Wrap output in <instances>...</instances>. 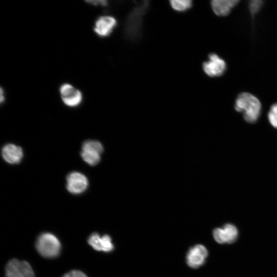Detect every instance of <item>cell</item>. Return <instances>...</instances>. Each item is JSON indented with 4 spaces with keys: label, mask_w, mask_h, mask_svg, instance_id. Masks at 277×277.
I'll list each match as a JSON object with an SVG mask.
<instances>
[{
    "label": "cell",
    "mask_w": 277,
    "mask_h": 277,
    "mask_svg": "<svg viewBox=\"0 0 277 277\" xmlns=\"http://www.w3.org/2000/svg\"><path fill=\"white\" fill-rule=\"evenodd\" d=\"M5 277H35V275L29 263L13 259L6 266Z\"/></svg>",
    "instance_id": "obj_5"
},
{
    "label": "cell",
    "mask_w": 277,
    "mask_h": 277,
    "mask_svg": "<svg viewBox=\"0 0 277 277\" xmlns=\"http://www.w3.org/2000/svg\"><path fill=\"white\" fill-rule=\"evenodd\" d=\"M35 247L38 252L47 258L56 257L61 249L60 241L50 233L41 234L37 239Z\"/></svg>",
    "instance_id": "obj_3"
},
{
    "label": "cell",
    "mask_w": 277,
    "mask_h": 277,
    "mask_svg": "<svg viewBox=\"0 0 277 277\" xmlns=\"http://www.w3.org/2000/svg\"><path fill=\"white\" fill-rule=\"evenodd\" d=\"M208 254L205 246L202 245H195L189 250L187 255V263L192 268H198L204 264Z\"/></svg>",
    "instance_id": "obj_10"
},
{
    "label": "cell",
    "mask_w": 277,
    "mask_h": 277,
    "mask_svg": "<svg viewBox=\"0 0 277 277\" xmlns=\"http://www.w3.org/2000/svg\"><path fill=\"white\" fill-rule=\"evenodd\" d=\"M234 108L243 114L246 122L253 123L260 116L261 104L259 99L252 94L242 92L238 95L236 99Z\"/></svg>",
    "instance_id": "obj_1"
},
{
    "label": "cell",
    "mask_w": 277,
    "mask_h": 277,
    "mask_svg": "<svg viewBox=\"0 0 277 277\" xmlns=\"http://www.w3.org/2000/svg\"><path fill=\"white\" fill-rule=\"evenodd\" d=\"M60 92L62 101L68 107H76L82 102L81 92L69 84H63L60 87Z\"/></svg>",
    "instance_id": "obj_8"
},
{
    "label": "cell",
    "mask_w": 277,
    "mask_h": 277,
    "mask_svg": "<svg viewBox=\"0 0 277 277\" xmlns=\"http://www.w3.org/2000/svg\"><path fill=\"white\" fill-rule=\"evenodd\" d=\"M62 277H87V276L80 270H72Z\"/></svg>",
    "instance_id": "obj_18"
},
{
    "label": "cell",
    "mask_w": 277,
    "mask_h": 277,
    "mask_svg": "<svg viewBox=\"0 0 277 277\" xmlns=\"http://www.w3.org/2000/svg\"><path fill=\"white\" fill-rule=\"evenodd\" d=\"M226 69L225 62L215 53L210 54L208 60L203 64V69L204 72L210 77L222 75L225 72Z\"/></svg>",
    "instance_id": "obj_7"
},
{
    "label": "cell",
    "mask_w": 277,
    "mask_h": 277,
    "mask_svg": "<svg viewBox=\"0 0 277 277\" xmlns=\"http://www.w3.org/2000/svg\"><path fill=\"white\" fill-rule=\"evenodd\" d=\"M103 150V146L100 142L87 140L82 144L81 156L86 163L95 166L100 162Z\"/></svg>",
    "instance_id": "obj_4"
},
{
    "label": "cell",
    "mask_w": 277,
    "mask_h": 277,
    "mask_svg": "<svg viewBox=\"0 0 277 277\" xmlns=\"http://www.w3.org/2000/svg\"><path fill=\"white\" fill-rule=\"evenodd\" d=\"M2 155L7 163L17 164L22 161L24 153L21 147L14 144H7L2 149Z\"/></svg>",
    "instance_id": "obj_13"
},
{
    "label": "cell",
    "mask_w": 277,
    "mask_h": 277,
    "mask_svg": "<svg viewBox=\"0 0 277 277\" xmlns=\"http://www.w3.org/2000/svg\"><path fill=\"white\" fill-rule=\"evenodd\" d=\"M88 186L87 177L82 173L72 172L66 177V188L71 193L79 194L85 192Z\"/></svg>",
    "instance_id": "obj_6"
},
{
    "label": "cell",
    "mask_w": 277,
    "mask_h": 277,
    "mask_svg": "<svg viewBox=\"0 0 277 277\" xmlns=\"http://www.w3.org/2000/svg\"><path fill=\"white\" fill-rule=\"evenodd\" d=\"M262 4L263 2L262 1L254 0L250 1L249 4L250 12L253 14L257 13L261 8Z\"/></svg>",
    "instance_id": "obj_17"
},
{
    "label": "cell",
    "mask_w": 277,
    "mask_h": 277,
    "mask_svg": "<svg viewBox=\"0 0 277 277\" xmlns=\"http://www.w3.org/2000/svg\"><path fill=\"white\" fill-rule=\"evenodd\" d=\"M0 94H1L0 101H1V103H2L5 100L4 91H3V89H2V88H1Z\"/></svg>",
    "instance_id": "obj_20"
},
{
    "label": "cell",
    "mask_w": 277,
    "mask_h": 277,
    "mask_svg": "<svg viewBox=\"0 0 277 277\" xmlns=\"http://www.w3.org/2000/svg\"><path fill=\"white\" fill-rule=\"evenodd\" d=\"M238 230L233 224H226L222 227L216 228L213 231L215 241L219 244H231L238 238Z\"/></svg>",
    "instance_id": "obj_9"
},
{
    "label": "cell",
    "mask_w": 277,
    "mask_h": 277,
    "mask_svg": "<svg viewBox=\"0 0 277 277\" xmlns=\"http://www.w3.org/2000/svg\"><path fill=\"white\" fill-rule=\"evenodd\" d=\"M169 2L171 8L177 12L187 11L192 6L191 0H171Z\"/></svg>",
    "instance_id": "obj_15"
},
{
    "label": "cell",
    "mask_w": 277,
    "mask_h": 277,
    "mask_svg": "<svg viewBox=\"0 0 277 277\" xmlns=\"http://www.w3.org/2000/svg\"><path fill=\"white\" fill-rule=\"evenodd\" d=\"M239 2L238 0H213L211 2V6L215 14L225 16L230 13Z\"/></svg>",
    "instance_id": "obj_14"
},
{
    "label": "cell",
    "mask_w": 277,
    "mask_h": 277,
    "mask_svg": "<svg viewBox=\"0 0 277 277\" xmlns=\"http://www.w3.org/2000/svg\"><path fill=\"white\" fill-rule=\"evenodd\" d=\"M116 19L111 16H102L95 21L94 30L100 37L109 36L116 26Z\"/></svg>",
    "instance_id": "obj_11"
},
{
    "label": "cell",
    "mask_w": 277,
    "mask_h": 277,
    "mask_svg": "<svg viewBox=\"0 0 277 277\" xmlns=\"http://www.w3.org/2000/svg\"><path fill=\"white\" fill-rule=\"evenodd\" d=\"M268 118L270 124L277 129V103L271 106L268 114Z\"/></svg>",
    "instance_id": "obj_16"
},
{
    "label": "cell",
    "mask_w": 277,
    "mask_h": 277,
    "mask_svg": "<svg viewBox=\"0 0 277 277\" xmlns=\"http://www.w3.org/2000/svg\"><path fill=\"white\" fill-rule=\"evenodd\" d=\"M86 2L88 3L95 6L101 5L102 6H106L108 4V2L105 0L87 1Z\"/></svg>",
    "instance_id": "obj_19"
},
{
    "label": "cell",
    "mask_w": 277,
    "mask_h": 277,
    "mask_svg": "<svg viewBox=\"0 0 277 277\" xmlns=\"http://www.w3.org/2000/svg\"><path fill=\"white\" fill-rule=\"evenodd\" d=\"M89 244L97 251L110 252L114 248L111 238L107 234L101 236L98 233L91 234L88 239Z\"/></svg>",
    "instance_id": "obj_12"
},
{
    "label": "cell",
    "mask_w": 277,
    "mask_h": 277,
    "mask_svg": "<svg viewBox=\"0 0 277 277\" xmlns=\"http://www.w3.org/2000/svg\"><path fill=\"white\" fill-rule=\"evenodd\" d=\"M149 5L148 1H143L135 7L128 14L125 29V33L127 38L135 40L140 36L143 18Z\"/></svg>",
    "instance_id": "obj_2"
}]
</instances>
